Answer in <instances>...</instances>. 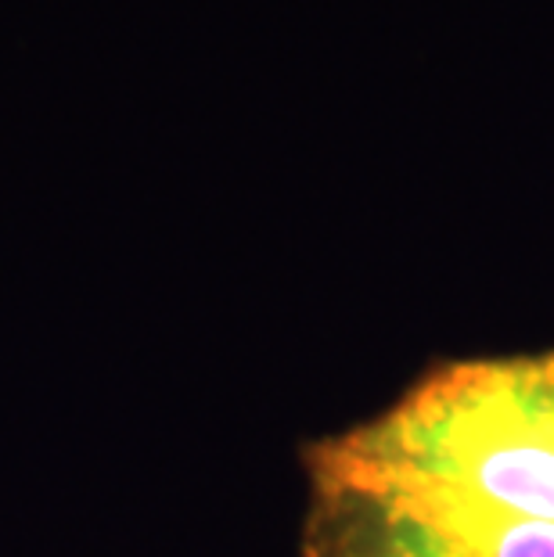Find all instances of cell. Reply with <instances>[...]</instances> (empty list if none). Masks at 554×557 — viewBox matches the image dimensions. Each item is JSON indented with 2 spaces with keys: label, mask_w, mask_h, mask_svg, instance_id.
<instances>
[{
  "label": "cell",
  "mask_w": 554,
  "mask_h": 557,
  "mask_svg": "<svg viewBox=\"0 0 554 557\" xmlns=\"http://www.w3.org/2000/svg\"><path fill=\"white\" fill-rule=\"evenodd\" d=\"M317 482L364 496H454L554 521V421L537 357L446 367L324 446Z\"/></svg>",
  "instance_id": "6da1fadb"
},
{
  "label": "cell",
  "mask_w": 554,
  "mask_h": 557,
  "mask_svg": "<svg viewBox=\"0 0 554 557\" xmlns=\"http://www.w3.org/2000/svg\"><path fill=\"white\" fill-rule=\"evenodd\" d=\"M328 490V485H324ZM364 496V493H360ZM461 557H554V521L454 496H371Z\"/></svg>",
  "instance_id": "7a4b0ae2"
},
{
  "label": "cell",
  "mask_w": 554,
  "mask_h": 557,
  "mask_svg": "<svg viewBox=\"0 0 554 557\" xmlns=\"http://www.w3.org/2000/svg\"><path fill=\"white\" fill-rule=\"evenodd\" d=\"M310 557H461L371 496L324 490Z\"/></svg>",
  "instance_id": "3957f363"
},
{
  "label": "cell",
  "mask_w": 554,
  "mask_h": 557,
  "mask_svg": "<svg viewBox=\"0 0 554 557\" xmlns=\"http://www.w3.org/2000/svg\"><path fill=\"white\" fill-rule=\"evenodd\" d=\"M537 367H540V385H544L547 413L554 421V352H547V357H537Z\"/></svg>",
  "instance_id": "277c9868"
}]
</instances>
